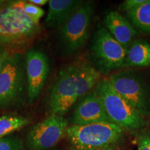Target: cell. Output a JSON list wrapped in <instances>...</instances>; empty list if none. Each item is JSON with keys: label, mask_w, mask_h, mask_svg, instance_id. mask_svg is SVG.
Masks as SVG:
<instances>
[{"label": "cell", "mask_w": 150, "mask_h": 150, "mask_svg": "<svg viewBox=\"0 0 150 150\" xmlns=\"http://www.w3.org/2000/svg\"><path fill=\"white\" fill-rule=\"evenodd\" d=\"M102 79L87 58H79L60 70L47 98L51 115H63L93 91Z\"/></svg>", "instance_id": "obj_1"}, {"label": "cell", "mask_w": 150, "mask_h": 150, "mask_svg": "<svg viewBox=\"0 0 150 150\" xmlns=\"http://www.w3.org/2000/svg\"><path fill=\"white\" fill-rule=\"evenodd\" d=\"M40 24L24 13L21 1H0V45L8 52H18L40 35Z\"/></svg>", "instance_id": "obj_2"}, {"label": "cell", "mask_w": 150, "mask_h": 150, "mask_svg": "<svg viewBox=\"0 0 150 150\" xmlns=\"http://www.w3.org/2000/svg\"><path fill=\"white\" fill-rule=\"evenodd\" d=\"M65 136L71 150H119L125 129L111 122L71 125Z\"/></svg>", "instance_id": "obj_3"}, {"label": "cell", "mask_w": 150, "mask_h": 150, "mask_svg": "<svg viewBox=\"0 0 150 150\" xmlns=\"http://www.w3.org/2000/svg\"><path fill=\"white\" fill-rule=\"evenodd\" d=\"M28 101L24 54L8 52L0 72V110L18 109Z\"/></svg>", "instance_id": "obj_4"}, {"label": "cell", "mask_w": 150, "mask_h": 150, "mask_svg": "<svg viewBox=\"0 0 150 150\" xmlns=\"http://www.w3.org/2000/svg\"><path fill=\"white\" fill-rule=\"evenodd\" d=\"M95 11V3L86 1L59 29L56 45L61 55L71 56L83 47L88 40Z\"/></svg>", "instance_id": "obj_5"}, {"label": "cell", "mask_w": 150, "mask_h": 150, "mask_svg": "<svg viewBox=\"0 0 150 150\" xmlns=\"http://www.w3.org/2000/svg\"><path fill=\"white\" fill-rule=\"evenodd\" d=\"M104 104L110 122L125 130H140L145 118L112 88L108 78H102L94 88Z\"/></svg>", "instance_id": "obj_6"}, {"label": "cell", "mask_w": 150, "mask_h": 150, "mask_svg": "<svg viewBox=\"0 0 150 150\" xmlns=\"http://www.w3.org/2000/svg\"><path fill=\"white\" fill-rule=\"evenodd\" d=\"M114 89L144 117H150V79L134 69L114 72L108 77Z\"/></svg>", "instance_id": "obj_7"}, {"label": "cell", "mask_w": 150, "mask_h": 150, "mask_svg": "<svg viewBox=\"0 0 150 150\" xmlns=\"http://www.w3.org/2000/svg\"><path fill=\"white\" fill-rule=\"evenodd\" d=\"M125 53L126 48L101 26L93 33L87 59L102 76L122 69Z\"/></svg>", "instance_id": "obj_8"}, {"label": "cell", "mask_w": 150, "mask_h": 150, "mask_svg": "<svg viewBox=\"0 0 150 150\" xmlns=\"http://www.w3.org/2000/svg\"><path fill=\"white\" fill-rule=\"evenodd\" d=\"M63 115H50L33 125L26 134L24 150H50L55 147L68 128Z\"/></svg>", "instance_id": "obj_9"}, {"label": "cell", "mask_w": 150, "mask_h": 150, "mask_svg": "<svg viewBox=\"0 0 150 150\" xmlns=\"http://www.w3.org/2000/svg\"><path fill=\"white\" fill-rule=\"evenodd\" d=\"M25 71L27 81L28 102L32 105L39 98L50 71L48 56L36 49H29L25 54Z\"/></svg>", "instance_id": "obj_10"}, {"label": "cell", "mask_w": 150, "mask_h": 150, "mask_svg": "<svg viewBox=\"0 0 150 150\" xmlns=\"http://www.w3.org/2000/svg\"><path fill=\"white\" fill-rule=\"evenodd\" d=\"M110 122L104 104L95 90L89 92L79 101L71 117L72 125Z\"/></svg>", "instance_id": "obj_11"}, {"label": "cell", "mask_w": 150, "mask_h": 150, "mask_svg": "<svg viewBox=\"0 0 150 150\" xmlns=\"http://www.w3.org/2000/svg\"><path fill=\"white\" fill-rule=\"evenodd\" d=\"M103 22L108 32L125 48L136 40L138 35V31L128 19L117 11L106 13Z\"/></svg>", "instance_id": "obj_12"}, {"label": "cell", "mask_w": 150, "mask_h": 150, "mask_svg": "<svg viewBox=\"0 0 150 150\" xmlns=\"http://www.w3.org/2000/svg\"><path fill=\"white\" fill-rule=\"evenodd\" d=\"M82 0H50L44 25L46 29H60L77 11Z\"/></svg>", "instance_id": "obj_13"}, {"label": "cell", "mask_w": 150, "mask_h": 150, "mask_svg": "<svg viewBox=\"0 0 150 150\" xmlns=\"http://www.w3.org/2000/svg\"><path fill=\"white\" fill-rule=\"evenodd\" d=\"M150 66V42L136 39L126 48L122 69L144 68Z\"/></svg>", "instance_id": "obj_14"}, {"label": "cell", "mask_w": 150, "mask_h": 150, "mask_svg": "<svg viewBox=\"0 0 150 150\" xmlns=\"http://www.w3.org/2000/svg\"><path fill=\"white\" fill-rule=\"evenodd\" d=\"M127 18L139 32L150 35V0L126 12Z\"/></svg>", "instance_id": "obj_15"}, {"label": "cell", "mask_w": 150, "mask_h": 150, "mask_svg": "<svg viewBox=\"0 0 150 150\" xmlns=\"http://www.w3.org/2000/svg\"><path fill=\"white\" fill-rule=\"evenodd\" d=\"M30 124L28 117L21 115H5L0 117V138L9 136Z\"/></svg>", "instance_id": "obj_16"}, {"label": "cell", "mask_w": 150, "mask_h": 150, "mask_svg": "<svg viewBox=\"0 0 150 150\" xmlns=\"http://www.w3.org/2000/svg\"><path fill=\"white\" fill-rule=\"evenodd\" d=\"M0 150H24V145L18 136L9 135L0 138Z\"/></svg>", "instance_id": "obj_17"}, {"label": "cell", "mask_w": 150, "mask_h": 150, "mask_svg": "<svg viewBox=\"0 0 150 150\" xmlns=\"http://www.w3.org/2000/svg\"><path fill=\"white\" fill-rule=\"evenodd\" d=\"M21 6L24 13L30 17L33 21L40 24V19L44 16L45 11L40 6L33 4L29 1H21Z\"/></svg>", "instance_id": "obj_18"}, {"label": "cell", "mask_w": 150, "mask_h": 150, "mask_svg": "<svg viewBox=\"0 0 150 150\" xmlns=\"http://www.w3.org/2000/svg\"><path fill=\"white\" fill-rule=\"evenodd\" d=\"M138 150H150V132L146 131L138 137Z\"/></svg>", "instance_id": "obj_19"}, {"label": "cell", "mask_w": 150, "mask_h": 150, "mask_svg": "<svg viewBox=\"0 0 150 150\" xmlns=\"http://www.w3.org/2000/svg\"><path fill=\"white\" fill-rule=\"evenodd\" d=\"M146 0H126L119 6L118 9L120 11L127 12V11L136 8V7L141 5Z\"/></svg>", "instance_id": "obj_20"}, {"label": "cell", "mask_w": 150, "mask_h": 150, "mask_svg": "<svg viewBox=\"0 0 150 150\" xmlns=\"http://www.w3.org/2000/svg\"><path fill=\"white\" fill-rule=\"evenodd\" d=\"M9 52L6 50L4 48H3L0 45V72H1V67H2L4 61L6 57L7 54H8Z\"/></svg>", "instance_id": "obj_21"}, {"label": "cell", "mask_w": 150, "mask_h": 150, "mask_svg": "<svg viewBox=\"0 0 150 150\" xmlns=\"http://www.w3.org/2000/svg\"><path fill=\"white\" fill-rule=\"evenodd\" d=\"M29 2L33 4H35L38 6H44L48 4L49 1L48 0H29L28 1Z\"/></svg>", "instance_id": "obj_22"}, {"label": "cell", "mask_w": 150, "mask_h": 150, "mask_svg": "<svg viewBox=\"0 0 150 150\" xmlns=\"http://www.w3.org/2000/svg\"><path fill=\"white\" fill-rule=\"evenodd\" d=\"M54 150H61V149H55Z\"/></svg>", "instance_id": "obj_23"}]
</instances>
